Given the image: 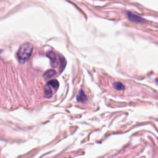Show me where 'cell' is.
Listing matches in <instances>:
<instances>
[{
  "label": "cell",
  "mask_w": 158,
  "mask_h": 158,
  "mask_svg": "<svg viewBox=\"0 0 158 158\" xmlns=\"http://www.w3.org/2000/svg\"><path fill=\"white\" fill-rule=\"evenodd\" d=\"M34 49L33 45L29 43H25L21 45L17 53L19 62L24 64L30 57Z\"/></svg>",
  "instance_id": "cell-1"
},
{
  "label": "cell",
  "mask_w": 158,
  "mask_h": 158,
  "mask_svg": "<svg viewBox=\"0 0 158 158\" xmlns=\"http://www.w3.org/2000/svg\"><path fill=\"white\" fill-rule=\"evenodd\" d=\"M46 56L50 59L51 66L53 68H56L59 64V59L56 54L53 51H49L46 53Z\"/></svg>",
  "instance_id": "cell-2"
},
{
  "label": "cell",
  "mask_w": 158,
  "mask_h": 158,
  "mask_svg": "<svg viewBox=\"0 0 158 158\" xmlns=\"http://www.w3.org/2000/svg\"><path fill=\"white\" fill-rule=\"evenodd\" d=\"M127 15L129 19L132 22H137V23H140V22H145L144 19H143L142 17H141L136 14H134L130 12H127Z\"/></svg>",
  "instance_id": "cell-3"
},
{
  "label": "cell",
  "mask_w": 158,
  "mask_h": 158,
  "mask_svg": "<svg viewBox=\"0 0 158 158\" xmlns=\"http://www.w3.org/2000/svg\"><path fill=\"white\" fill-rule=\"evenodd\" d=\"M77 100L80 103H85L87 101V97L82 90H80L77 96Z\"/></svg>",
  "instance_id": "cell-4"
},
{
  "label": "cell",
  "mask_w": 158,
  "mask_h": 158,
  "mask_svg": "<svg viewBox=\"0 0 158 158\" xmlns=\"http://www.w3.org/2000/svg\"><path fill=\"white\" fill-rule=\"evenodd\" d=\"M45 97L46 98H50L52 97L53 93H52V90L51 89V86L50 85H48V84H46V85L45 87Z\"/></svg>",
  "instance_id": "cell-5"
},
{
  "label": "cell",
  "mask_w": 158,
  "mask_h": 158,
  "mask_svg": "<svg viewBox=\"0 0 158 158\" xmlns=\"http://www.w3.org/2000/svg\"><path fill=\"white\" fill-rule=\"evenodd\" d=\"M47 84L48 85H50V86L53 87L54 89L55 90H57L58 88H59V82L57 80H50Z\"/></svg>",
  "instance_id": "cell-6"
},
{
  "label": "cell",
  "mask_w": 158,
  "mask_h": 158,
  "mask_svg": "<svg viewBox=\"0 0 158 158\" xmlns=\"http://www.w3.org/2000/svg\"><path fill=\"white\" fill-rule=\"evenodd\" d=\"M56 72L54 70H48L44 74V77L46 79H50L56 75Z\"/></svg>",
  "instance_id": "cell-7"
},
{
  "label": "cell",
  "mask_w": 158,
  "mask_h": 158,
  "mask_svg": "<svg viewBox=\"0 0 158 158\" xmlns=\"http://www.w3.org/2000/svg\"><path fill=\"white\" fill-rule=\"evenodd\" d=\"M113 87L117 90H119V91H121V90H123L124 88H125V86L124 85L120 83V82H116L113 84Z\"/></svg>",
  "instance_id": "cell-8"
},
{
  "label": "cell",
  "mask_w": 158,
  "mask_h": 158,
  "mask_svg": "<svg viewBox=\"0 0 158 158\" xmlns=\"http://www.w3.org/2000/svg\"><path fill=\"white\" fill-rule=\"evenodd\" d=\"M60 61H61V71H62V69H64L65 68V66H66V62L64 63V61H65V59L61 56V59H60Z\"/></svg>",
  "instance_id": "cell-9"
}]
</instances>
